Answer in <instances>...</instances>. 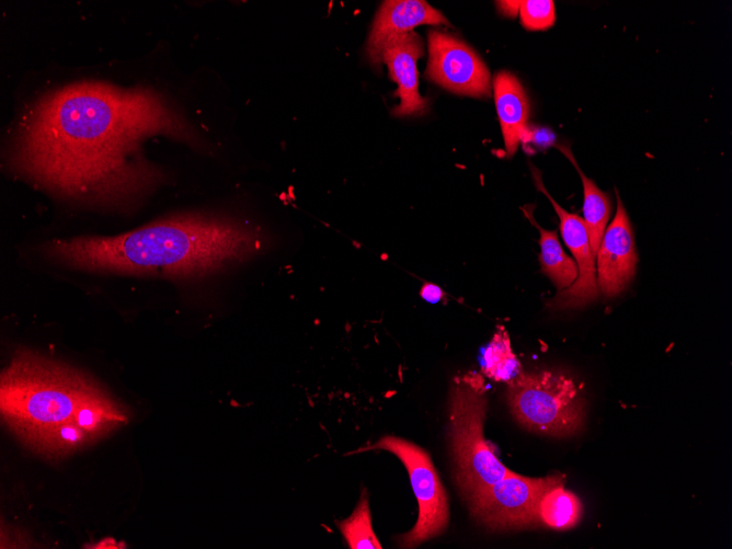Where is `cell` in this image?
Instances as JSON below:
<instances>
[{
    "label": "cell",
    "mask_w": 732,
    "mask_h": 549,
    "mask_svg": "<svg viewBox=\"0 0 732 549\" xmlns=\"http://www.w3.org/2000/svg\"><path fill=\"white\" fill-rule=\"evenodd\" d=\"M100 388L68 365L20 348L1 373L2 418L24 441L72 419L77 407Z\"/></svg>",
    "instance_id": "3"
},
{
    "label": "cell",
    "mask_w": 732,
    "mask_h": 549,
    "mask_svg": "<svg viewBox=\"0 0 732 549\" xmlns=\"http://www.w3.org/2000/svg\"><path fill=\"white\" fill-rule=\"evenodd\" d=\"M530 168L537 190L546 195L559 217L562 239L577 266L576 281L570 287L558 291L548 306L553 310L584 307L598 295L595 255L591 249L584 219L562 208L546 190L540 171L535 167Z\"/></svg>",
    "instance_id": "9"
},
{
    "label": "cell",
    "mask_w": 732,
    "mask_h": 549,
    "mask_svg": "<svg viewBox=\"0 0 732 549\" xmlns=\"http://www.w3.org/2000/svg\"><path fill=\"white\" fill-rule=\"evenodd\" d=\"M32 449L47 456L59 457L84 447L94 438L82 430L73 419H69L24 439Z\"/></svg>",
    "instance_id": "18"
},
{
    "label": "cell",
    "mask_w": 732,
    "mask_h": 549,
    "mask_svg": "<svg viewBox=\"0 0 732 549\" xmlns=\"http://www.w3.org/2000/svg\"><path fill=\"white\" fill-rule=\"evenodd\" d=\"M422 24H449L447 19L423 0H389L378 9L368 39L366 53L376 68L380 67L386 45L397 36L411 32Z\"/></svg>",
    "instance_id": "12"
},
{
    "label": "cell",
    "mask_w": 732,
    "mask_h": 549,
    "mask_svg": "<svg viewBox=\"0 0 732 549\" xmlns=\"http://www.w3.org/2000/svg\"><path fill=\"white\" fill-rule=\"evenodd\" d=\"M563 484H554L545 491L537 507L538 523L557 530L574 527L583 514L580 499Z\"/></svg>",
    "instance_id": "17"
},
{
    "label": "cell",
    "mask_w": 732,
    "mask_h": 549,
    "mask_svg": "<svg viewBox=\"0 0 732 549\" xmlns=\"http://www.w3.org/2000/svg\"><path fill=\"white\" fill-rule=\"evenodd\" d=\"M561 482L564 479L560 474L528 478L511 471L467 501L472 515L490 529L525 528L538 523V502L545 491Z\"/></svg>",
    "instance_id": "7"
},
{
    "label": "cell",
    "mask_w": 732,
    "mask_h": 549,
    "mask_svg": "<svg viewBox=\"0 0 732 549\" xmlns=\"http://www.w3.org/2000/svg\"><path fill=\"white\" fill-rule=\"evenodd\" d=\"M493 91L506 156L512 157L526 129L528 98L519 80L510 71H500L494 76Z\"/></svg>",
    "instance_id": "13"
},
{
    "label": "cell",
    "mask_w": 732,
    "mask_h": 549,
    "mask_svg": "<svg viewBox=\"0 0 732 549\" xmlns=\"http://www.w3.org/2000/svg\"><path fill=\"white\" fill-rule=\"evenodd\" d=\"M522 25L528 31H544L556 21L554 3L551 0H525L518 2Z\"/></svg>",
    "instance_id": "21"
},
{
    "label": "cell",
    "mask_w": 732,
    "mask_h": 549,
    "mask_svg": "<svg viewBox=\"0 0 732 549\" xmlns=\"http://www.w3.org/2000/svg\"><path fill=\"white\" fill-rule=\"evenodd\" d=\"M423 55V43L413 31L391 39L384 48L381 62L398 88L393 93L400 103L392 108L393 116H416L425 113L427 101L419 92L416 61Z\"/></svg>",
    "instance_id": "11"
},
{
    "label": "cell",
    "mask_w": 732,
    "mask_h": 549,
    "mask_svg": "<svg viewBox=\"0 0 732 549\" xmlns=\"http://www.w3.org/2000/svg\"><path fill=\"white\" fill-rule=\"evenodd\" d=\"M158 135L197 142L193 127L161 92L78 81L30 105L13 133L8 161L11 170L61 197L129 205L164 181L142 149Z\"/></svg>",
    "instance_id": "1"
},
{
    "label": "cell",
    "mask_w": 732,
    "mask_h": 549,
    "mask_svg": "<svg viewBox=\"0 0 732 549\" xmlns=\"http://www.w3.org/2000/svg\"><path fill=\"white\" fill-rule=\"evenodd\" d=\"M351 549H381L371 526V516L366 489L351 516L336 523Z\"/></svg>",
    "instance_id": "20"
},
{
    "label": "cell",
    "mask_w": 732,
    "mask_h": 549,
    "mask_svg": "<svg viewBox=\"0 0 732 549\" xmlns=\"http://www.w3.org/2000/svg\"><path fill=\"white\" fill-rule=\"evenodd\" d=\"M368 450H386L400 459L419 504L415 525L398 537V545L414 548L444 533L449 521L448 500L430 455L418 445L392 435H386L354 453Z\"/></svg>",
    "instance_id": "6"
},
{
    "label": "cell",
    "mask_w": 732,
    "mask_h": 549,
    "mask_svg": "<svg viewBox=\"0 0 732 549\" xmlns=\"http://www.w3.org/2000/svg\"><path fill=\"white\" fill-rule=\"evenodd\" d=\"M72 419L94 441L128 422L123 409L102 388L77 407Z\"/></svg>",
    "instance_id": "15"
},
{
    "label": "cell",
    "mask_w": 732,
    "mask_h": 549,
    "mask_svg": "<svg viewBox=\"0 0 732 549\" xmlns=\"http://www.w3.org/2000/svg\"><path fill=\"white\" fill-rule=\"evenodd\" d=\"M264 244L263 232L248 222L188 213L118 236L53 240L44 252L58 263L84 271L192 278L245 261Z\"/></svg>",
    "instance_id": "2"
},
{
    "label": "cell",
    "mask_w": 732,
    "mask_h": 549,
    "mask_svg": "<svg viewBox=\"0 0 732 549\" xmlns=\"http://www.w3.org/2000/svg\"><path fill=\"white\" fill-rule=\"evenodd\" d=\"M616 196V214L595 254L597 287L606 297L617 296L629 285L638 263L632 227L617 190Z\"/></svg>",
    "instance_id": "10"
},
{
    "label": "cell",
    "mask_w": 732,
    "mask_h": 549,
    "mask_svg": "<svg viewBox=\"0 0 732 549\" xmlns=\"http://www.w3.org/2000/svg\"><path fill=\"white\" fill-rule=\"evenodd\" d=\"M522 209L540 235L539 261L542 273L552 282L558 291L570 287L577 278L575 261L564 252L556 230H547L537 224L533 215L534 206H525Z\"/></svg>",
    "instance_id": "14"
},
{
    "label": "cell",
    "mask_w": 732,
    "mask_h": 549,
    "mask_svg": "<svg viewBox=\"0 0 732 549\" xmlns=\"http://www.w3.org/2000/svg\"><path fill=\"white\" fill-rule=\"evenodd\" d=\"M425 77L460 95H491L490 71L465 42L444 31L428 32V62Z\"/></svg>",
    "instance_id": "8"
},
{
    "label": "cell",
    "mask_w": 732,
    "mask_h": 549,
    "mask_svg": "<svg viewBox=\"0 0 732 549\" xmlns=\"http://www.w3.org/2000/svg\"><path fill=\"white\" fill-rule=\"evenodd\" d=\"M487 411L482 376L476 371L456 376L449 392L448 441L456 482L466 499L511 472L484 438Z\"/></svg>",
    "instance_id": "4"
},
{
    "label": "cell",
    "mask_w": 732,
    "mask_h": 549,
    "mask_svg": "<svg viewBox=\"0 0 732 549\" xmlns=\"http://www.w3.org/2000/svg\"><path fill=\"white\" fill-rule=\"evenodd\" d=\"M506 397L514 418L529 431L568 436L583 426L584 399L567 375L519 371L508 381Z\"/></svg>",
    "instance_id": "5"
},
{
    "label": "cell",
    "mask_w": 732,
    "mask_h": 549,
    "mask_svg": "<svg viewBox=\"0 0 732 549\" xmlns=\"http://www.w3.org/2000/svg\"><path fill=\"white\" fill-rule=\"evenodd\" d=\"M483 373L495 381H510L519 371L521 365L511 348L506 330L499 327L483 356Z\"/></svg>",
    "instance_id": "19"
},
{
    "label": "cell",
    "mask_w": 732,
    "mask_h": 549,
    "mask_svg": "<svg viewBox=\"0 0 732 549\" xmlns=\"http://www.w3.org/2000/svg\"><path fill=\"white\" fill-rule=\"evenodd\" d=\"M558 148L572 162L580 174L583 185L584 222L587 229L591 249L595 255L610 217V197L606 192L599 190L593 180L584 174L573 158L569 147L559 146Z\"/></svg>",
    "instance_id": "16"
},
{
    "label": "cell",
    "mask_w": 732,
    "mask_h": 549,
    "mask_svg": "<svg viewBox=\"0 0 732 549\" xmlns=\"http://www.w3.org/2000/svg\"><path fill=\"white\" fill-rule=\"evenodd\" d=\"M420 295L428 302H438L443 298V290L432 283H426L422 286Z\"/></svg>",
    "instance_id": "22"
}]
</instances>
